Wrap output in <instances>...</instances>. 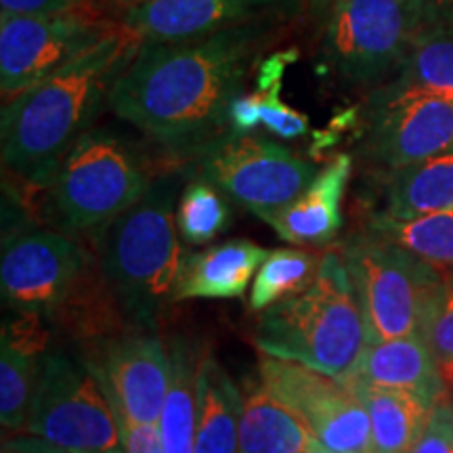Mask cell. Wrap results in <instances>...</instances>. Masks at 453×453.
Wrapping results in <instances>:
<instances>
[{
	"instance_id": "obj_1",
	"label": "cell",
	"mask_w": 453,
	"mask_h": 453,
	"mask_svg": "<svg viewBox=\"0 0 453 453\" xmlns=\"http://www.w3.org/2000/svg\"><path fill=\"white\" fill-rule=\"evenodd\" d=\"M280 24H246L185 41H143L110 90L124 122L177 151L219 137L229 105Z\"/></svg>"
},
{
	"instance_id": "obj_2",
	"label": "cell",
	"mask_w": 453,
	"mask_h": 453,
	"mask_svg": "<svg viewBox=\"0 0 453 453\" xmlns=\"http://www.w3.org/2000/svg\"><path fill=\"white\" fill-rule=\"evenodd\" d=\"M141 42L124 24L113 27L36 87L4 101L0 120L4 170L27 185L49 187L67 150L110 99L111 87Z\"/></svg>"
},
{
	"instance_id": "obj_3",
	"label": "cell",
	"mask_w": 453,
	"mask_h": 453,
	"mask_svg": "<svg viewBox=\"0 0 453 453\" xmlns=\"http://www.w3.org/2000/svg\"><path fill=\"white\" fill-rule=\"evenodd\" d=\"M183 179H151L137 203L97 234V260L130 326L157 330L177 303L183 250L177 237V197Z\"/></svg>"
},
{
	"instance_id": "obj_4",
	"label": "cell",
	"mask_w": 453,
	"mask_h": 453,
	"mask_svg": "<svg viewBox=\"0 0 453 453\" xmlns=\"http://www.w3.org/2000/svg\"><path fill=\"white\" fill-rule=\"evenodd\" d=\"M254 342L265 355L296 361L332 378L347 376L364 353L367 336L344 260L336 252L324 254L307 290L263 311Z\"/></svg>"
},
{
	"instance_id": "obj_5",
	"label": "cell",
	"mask_w": 453,
	"mask_h": 453,
	"mask_svg": "<svg viewBox=\"0 0 453 453\" xmlns=\"http://www.w3.org/2000/svg\"><path fill=\"white\" fill-rule=\"evenodd\" d=\"M342 260L359 300L367 344L411 334L426 338L443 292L437 265L370 229L349 237Z\"/></svg>"
},
{
	"instance_id": "obj_6",
	"label": "cell",
	"mask_w": 453,
	"mask_h": 453,
	"mask_svg": "<svg viewBox=\"0 0 453 453\" xmlns=\"http://www.w3.org/2000/svg\"><path fill=\"white\" fill-rule=\"evenodd\" d=\"M151 183L137 151L110 128L84 130L47 187L55 225L67 234H99Z\"/></svg>"
},
{
	"instance_id": "obj_7",
	"label": "cell",
	"mask_w": 453,
	"mask_h": 453,
	"mask_svg": "<svg viewBox=\"0 0 453 453\" xmlns=\"http://www.w3.org/2000/svg\"><path fill=\"white\" fill-rule=\"evenodd\" d=\"M424 30L416 0H330L321 61L349 87H380L399 73Z\"/></svg>"
},
{
	"instance_id": "obj_8",
	"label": "cell",
	"mask_w": 453,
	"mask_h": 453,
	"mask_svg": "<svg viewBox=\"0 0 453 453\" xmlns=\"http://www.w3.org/2000/svg\"><path fill=\"white\" fill-rule=\"evenodd\" d=\"M26 430L70 453H124L120 424L99 373L90 361L64 350L44 355Z\"/></svg>"
},
{
	"instance_id": "obj_9",
	"label": "cell",
	"mask_w": 453,
	"mask_h": 453,
	"mask_svg": "<svg viewBox=\"0 0 453 453\" xmlns=\"http://www.w3.org/2000/svg\"><path fill=\"white\" fill-rule=\"evenodd\" d=\"M191 156H196L197 177L211 180L263 220L296 200L317 174L313 162L288 147L234 130L220 133Z\"/></svg>"
},
{
	"instance_id": "obj_10",
	"label": "cell",
	"mask_w": 453,
	"mask_h": 453,
	"mask_svg": "<svg viewBox=\"0 0 453 453\" xmlns=\"http://www.w3.org/2000/svg\"><path fill=\"white\" fill-rule=\"evenodd\" d=\"M453 147V93L380 84L361 118V151L387 170L439 156Z\"/></svg>"
},
{
	"instance_id": "obj_11",
	"label": "cell",
	"mask_w": 453,
	"mask_h": 453,
	"mask_svg": "<svg viewBox=\"0 0 453 453\" xmlns=\"http://www.w3.org/2000/svg\"><path fill=\"white\" fill-rule=\"evenodd\" d=\"M258 378L271 395L313 430L315 439L327 449L376 453L367 407L340 378L271 355L260 359Z\"/></svg>"
},
{
	"instance_id": "obj_12",
	"label": "cell",
	"mask_w": 453,
	"mask_h": 453,
	"mask_svg": "<svg viewBox=\"0 0 453 453\" xmlns=\"http://www.w3.org/2000/svg\"><path fill=\"white\" fill-rule=\"evenodd\" d=\"M113 26L70 11L0 17V88L9 101L97 44Z\"/></svg>"
},
{
	"instance_id": "obj_13",
	"label": "cell",
	"mask_w": 453,
	"mask_h": 453,
	"mask_svg": "<svg viewBox=\"0 0 453 453\" xmlns=\"http://www.w3.org/2000/svg\"><path fill=\"white\" fill-rule=\"evenodd\" d=\"M90 254L57 231L24 229L4 235L0 290L11 313L49 317L64 303Z\"/></svg>"
},
{
	"instance_id": "obj_14",
	"label": "cell",
	"mask_w": 453,
	"mask_h": 453,
	"mask_svg": "<svg viewBox=\"0 0 453 453\" xmlns=\"http://www.w3.org/2000/svg\"><path fill=\"white\" fill-rule=\"evenodd\" d=\"M90 365L105 384L113 410L134 424L160 422L170 382V353L154 330L118 334L95 350Z\"/></svg>"
},
{
	"instance_id": "obj_15",
	"label": "cell",
	"mask_w": 453,
	"mask_h": 453,
	"mask_svg": "<svg viewBox=\"0 0 453 453\" xmlns=\"http://www.w3.org/2000/svg\"><path fill=\"white\" fill-rule=\"evenodd\" d=\"M304 0H134L124 26L141 41H185L246 24L294 19Z\"/></svg>"
},
{
	"instance_id": "obj_16",
	"label": "cell",
	"mask_w": 453,
	"mask_h": 453,
	"mask_svg": "<svg viewBox=\"0 0 453 453\" xmlns=\"http://www.w3.org/2000/svg\"><path fill=\"white\" fill-rule=\"evenodd\" d=\"M350 387L405 390L430 405L447 399V380L420 334L365 344L353 370L340 378Z\"/></svg>"
},
{
	"instance_id": "obj_17",
	"label": "cell",
	"mask_w": 453,
	"mask_h": 453,
	"mask_svg": "<svg viewBox=\"0 0 453 453\" xmlns=\"http://www.w3.org/2000/svg\"><path fill=\"white\" fill-rule=\"evenodd\" d=\"M353 173V157L338 154L321 173L315 174L307 189L280 212L269 214L265 223L283 242L294 246H326L336 240L344 225L342 202Z\"/></svg>"
},
{
	"instance_id": "obj_18",
	"label": "cell",
	"mask_w": 453,
	"mask_h": 453,
	"mask_svg": "<svg viewBox=\"0 0 453 453\" xmlns=\"http://www.w3.org/2000/svg\"><path fill=\"white\" fill-rule=\"evenodd\" d=\"M44 317L13 313L0 342V420L9 430H26L41 376V357L49 342Z\"/></svg>"
},
{
	"instance_id": "obj_19",
	"label": "cell",
	"mask_w": 453,
	"mask_h": 453,
	"mask_svg": "<svg viewBox=\"0 0 453 453\" xmlns=\"http://www.w3.org/2000/svg\"><path fill=\"white\" fill-rule=\"evenodd\" d=\"M269 252L250 240H229L185 254L177 281V303L189 298L243 296Z\"/></svg>"
},
{
	"instance_id": "obj_20",
	"label": "cell",
	"mask_w": 453,
	"mask_h": 453,
	"mask_svg": "<svg viewBox=\"0 0 453 453\" xmlns=\"http://www.w3.org/2000/svg\"><path fill=\"white\" fill-rule=\"evenodd\" d=\"M49 319L90 353L110 338L133 327L107 283L99 260L93 257Z\"/></svg>"
},
{
	"instance_id": "obj_21",
	"label": "cell",
	"mask_w": 453,
	"mask_h": 453,
	"mask_svg": "<svg viewBox=\"0 0 453 453\" xmlns=\"http://www.w3.org/2000/svg\"><path fill=\"white\" fill-rule=\"evenodd\" d=\"M242 390L217 357L202 355L196 387V453H240Z\"/></svg>"
},
{
	"instance_id": "obj_22",
	"label": "cell",
	"mask_w": 453,
	"mask_h": 453,
	"mask_svg": "<svg viewBox=\"0 0 453 453\" xmlns=\"http://www.w3.org/2000/svg\"><path fill=\"white\" fill-rule=\"evenodd\" d=\"M382 212L390 219H416L453 211V147L426 160L388 170Z\"/></svg>"
},
{
	"instance_id": "obj_23",
	"label": "cell",
	"mask_w": 453,
	"mask_h": 453,
	"mask_svg": "<svg viewBox=\"0 0 453 453\" xmlns=\"http://www.w3.org/2000/svg\"><path fill=\"white\" fill-rule=\"evenodd\" d=\"M315 443L313 430L263 384L243 396L240 453H304Z\"/></svg>"
},
{
	"instance_id": "obj_24",
	"label": "cell",
	"mask_w": 453,
	"mask_h": 453,
	"mask_svg": "<svg viewBox=\"0 0 453 453\" xmlns=\"http://www.w3.org/2000/svg\"><path fill=\"white\" fill-rule=\"evenodd\" d=\"M170 382L157 422L164 453H196V387L202 357L189 340L168 342Z\"/></svg>"
},
{
	"instance_id": "obj_25",
	"label": "cell",
	"mask_w": 453,
	"mask_h": 453,
	"mask_svg": "<svg viewBox=\"0 0 453 453\" xmlns=\"http://www.w3.org/2000/svg\"><path fill=\"white\" fill-rule=\"evenodd\" d=\"M350 387V384H349ZM370 413L376 453H410L426 426L433 405L405 390L350 387Z\"/></svg>"
},
{
	"instance_id": "obj_26",
	"label": "cell",
	"mask_w": 453,
	"mask_h": 453,
	"mask_svg": "<svg viewBox=\"0 0 453 453\" xmlns=\"http://www.w3.org/2000/svg\"><path fill=\"white\" fill-rule=\"evenodd\" d=\"M367 229L399 243L437 267H453V211L430 212L416 219H390L376 214L367 223Z\"/></svg>"
},
{
	"instance_id": "obj_27",
	"label": "cell",
	"mask_w": 453,
	"mask_h": 453,
	"mask_svg": "<svg viewBox=\"0 0 453 453\" xmlns=\"http://www.w3.org/2000/svg\"><path fill=\"white\" fill-rule=\"evenodd\" d=\"M321 258L303 248H280L271 250L260 265L250 290V309L263 313L281 303L296 296L313 283L319 271Z\"/></svg>"
},
{
	"instance_id": "obj_28",
	"label": "cell",
	"mask_w": 453,
	"mask_h": 453,
	"mask_svg": "<svg viewBox=\"0 0 453 453\" xmlns=\"http://www.w3.org/2000/svg\"><path fill=\"white\" fill-rule=\"evenodd\" d=\"M231 225L225 194L211 180L196 177L183 187L177 203V229L191 246L211 243Z\"/></svg>"
},
{
	"instance_id": "obj_29",
	"label": "cell",
	"mask_w": 453,
	"mask_h": 453,
	"mask_svg": "<svg viewBox=\"0 0 453 453\" xmlns=\"http://www.w3.org/2000/svg\"><path fill=\"white\" fill-rule=\"evenodd\" d=\"M393 81L453 93V27H426L416 38Z\"/></svg>"
},
{
	"instance_id": "obj_30",
	"label": "cell",
	"mask_w": 453,
	"mask_h": 453,
	"mask_svg": "<svg viewBox=\"0 0 453 453\" xmlns=\"http://www.w3.org/2000/svg\"><path fill=\"white\" fill-rule=\"evenodd\" d=\"M298 59L296 49L277 50L260 64L258 70V90L260 111H263V124L275 137L294 141L309 133V118L281 101V81L286 67Z\"/></svg>"
},
{
	"instance_id": "obj_31",
	"label": "cell",
	"mask_w": 453,
	"mask_h": 453,
	"mask_svg": "<svg viewBox=\"0 0 453 453\" xmlns=\"http://www.w3.org/2000/svg\"><path fill=\"white\" fill-rule=\"evenodd\" d=\"M426 342L430 344L434 359L443 372L447 384H453V267L443 275V292H441L437 309L430 319Z\"/></svg>"
},
{
	"instance_id": "obj_32",
	"label": "cell",
	"mask_w": 453,
	"mask_h": 453,
	"mask_svg": "<svg viewBox=\"0 0 453 453\" xmlns=\"http://www.w3.org/2000/svg\"><path fill=\"white\" fill-rule=\"evenodd\" d=\"M410 453H453V403L443 399L433 407Z\"/></svg>"
},
{
	"instance_id": "obj_33",
	"label": "cell",
	"mask_w": 453,
	"mask_h": 453,
	"mask_svg": "<svg viewBox=\"0 0 453 453\" xmlns=\"http://www.w3.org/2000/svg\"><path fill=\"white\" fill-rule=\"evenodd\" d=\"M113 411L122 430L124 453H164L157 424H134L118 410Z\"/></svg>"
},
{
	"instance_id": "obj_34",
	"label": "cell",
	"mask_w": 453,
	"mask_h": 453,
	"mask_svg": "<svg viewBox=\"0 0 453 453\" xmlns=\"http://www.w3.org/2000/svg\"><path fill=\"white\" fill-rule=\"evenodd\" d=\"M229 124L234 133H252L254 128L263 122V111H260V95H237L229 105Z\"/></svg>"
},
{
	"instance_id": "obj_35",
	"label": "cell",
	"mask_w": 453,
	"mask_h": 453,
	"mask_svg": "<svg viewBox=\"0 0 453 453\" xmlns=\"http://www.w3.org/2000/svg\"><path fill=\"white\" fill-rule=\"evenodd\" d=\"M76 3L78 0H0V17L65 13Z\"/></svg>"
},
{
	"instance_id": "obj_36",
	"label": "cell",
	"mask_w": 453,
	"mask_h": 453,
	"mask_svg": "<svg viewBox=\"0 0 453 453\" xmlns=\"http://www.w3.org/2000/svg\"><path fill=\"white\" fill-rule=\"evenodd\" d=\"M426 27H453V0H416Z\"/></svg>"
},
{
	"instance_id": "obj_37",
	"label": "cell",
	"mask_w": 453,
	"mask_h": 453,
	"mask_svg": "<svg viewBox=\"0 0 453 453\" xmlns=\"http://www.w3.org/2000/svg\"><path fill=\"white\" fill-rule=\"evenodd\" d=\"M13 453H70L61 447H57L49 441H44L41 437H34V434H27V437H17L9 443H4Z\"/></svg>"
},
{
	"instance_id": "obj_38",
	"label": "cell",
	"mask_w": 453,
	"mask_h": 453,
	"mask_svg": "<svg viewBox=\"0 0 453 453\" xmlns=\"http://www.w3.org/2000/svg\"><path fill=\"white\" fill-rule=\"evenodd\" d=\"M304 453H336V451L327 449V447H324L321 443H315L313 447H311V449H307Z\"/></svg>"
},
{
	"instance_id": "obj_39",
	"label": "cell",
	"mask_w": 453,
	"mask_h": 453,
	"mask_svg": "<svg viewBox=\"0 0 453 453\" xmlns=\"http://www.w3.org/2000/svg\"><path fill=\"white\" fill-rule=\"evenodd\" d=\"M311 4H313V7H321V9H326L327 7V3H330V0H309Z\"/></svg>"
},
{
	"instance_id": "obj_40",
	"label": "cell",
	"mask_w": 453,
	"mask_h": 453,
	"mask_svg": "<svg viewBox=\"0 0 453 453\" xmlns=\"http://www.w3.org/2000/svg\"><path fill=\"white\" fill-rule=\"evenodd\" d=\"M111 3H118V4H124V7H128V4H133L134 0H111Z\"/></svg>"
},
{
	"instance_id": "obj_41",
	"label": "cell",
	"mask_w": 453,
	"mask_h": 453,
	"mask_svg": "<svg viewBox=\"0 0 453 453\" xmlns=\"http://www.w3.org/2000/svg\"><path fill=\"white\" fill-rule=\"evenodd\" d=\"M3 453H13V451H11V449H9V447H7V445H4V447H3Z\"/></svg>"
},
{
	"instance_id": "obj_42",
	"label": "cell",
	"mask_w": 453,
	"mask_h": 453,
	"mask_svg": "<svg viewBox=\"0 0 453 453\" xmlns=\"http://www.w3.org/2000/svg\"><path fill=\"white\" fill-rule=\"evenodd\" d=\"M451 388H453V384H451Z\"/></svg>"
}]
</instances>
